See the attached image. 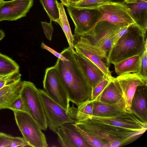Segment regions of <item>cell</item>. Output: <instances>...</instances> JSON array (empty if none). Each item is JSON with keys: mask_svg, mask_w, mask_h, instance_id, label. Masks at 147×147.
Segmentation results:
<instances>
[{"mask_svg": "<svg viewBox=\"0 0 147 147\" xmlns=\"http://www.w3.org/2000/svg\"><path fill=\"white\" fill-rule=\"evenodd\" d=\"M113 77H107L99 83L92 89L91 100H96L111 81Z\"/></svg>", "mask_w": 147, "mask_h": 147, "instance_id": "obj_29", "label": "cell"}, {"mask_svg": "<svg viewBox=\"0 0 147 147\" xmlns=\"http://www.w3.org/2000/svg\"><path fill=\"white\" fill-rule=\"evenodd\" d=\"M75 51L87 58L98 67L107 77L112 76L107 53L93 45L86 37L74 35Z\"/></svg>", "mask_w": 147, "mask_h": 147, "instance_id": "obj_9", "label": "cell"}, {"mask_svg": "<svg viewBox=\"0 0 147 147\" xmlns=\"http://www.w3.org/2000/svg\"><path fill=\"white\" fill-rule=\"evenodd\" d=\"M21 75L18 72L8 78L0 80V89L7 84L21 80Z\"/></svg>", "mask_w": 147, "mask_h": 147, "instance_id": "obj_34", "label": "cell"}, {"mask_svg": "<svg viewBox=\"0 0 147 147\" xmlns=\"http://www.w3.org/2000/svg\"><path fill=\"white\" fill-rule=\"evenodd\" d=\"M57 4L60 13V23L59 25L65 35L69 45V47L74 53L75 52L74 47V37L71 32L64 5L61 3H59L58 1Z\"/></svg>", "mask_w": 147, "mask_h": 147, "instance_id": "obj_23", "label": "cell"}, {"mask_svg": "<svg viewBox=\"0 0 147 147\" xmlns=\"http://www.w3.org/2000/svg\"><path fill=\"white\" fill-rule=\"evenodd\" d=\"M1 0H0V1Z\"/></svg>", "mask_w": 147, "mask_h": 147, "instance_id": "obj_45", "label": "cell"}, {"mask_svg": "<svg viewBox=\"0 0 147 147\" xmlns=\"http://www.w3.org/2000/svg\"><path fill=\"white\" fill-rule=\"evenodd\" d=\"M123 93L116 78L113 77L96 100L109 104H115L123 97Z\"/></svg>", "mask_w": 147, "mask_h": 147, "instance_id": "obj_20", "label": "cell"}, {"mask_svg": "<svg viewBox=\"0 0 147 147\" xmlns=\"http://www.w3.org/2000/svg\"><path fill=\"white\" fill-rule=\"evenodd\" d=\"M66 1H67V2L68 3V5H69V3L70 2V0H66Z\"/></svg>", "mask_w": 147, "mask_h": 147, "instance_id": "obj_43", "label": "cell"}, {"mask_svg": "<svg viewBox=\"0 0 147 147\" xmlns=\"http://www.w3.org/2000/svg\"><path fill=\"white\" fill-rule=\"evenodd\" d=\"M111 1L115 2H123L124 0H111Z\"/></svg>", "mask_w": 147, "mask_h": 147, "instance_id": "obj_42", "label": "cell"}, {"mask_svg": "<svg viewBox=\"0 0 147 147\" xmlns=\"http://www.w3.org/2000/svg\"><path fill=\"white\" fill-rule=\"evenodd\" d=\"M41 47L44 49H45L53 55L55 56L63 61L67 60V59L64 56L62 55L60 53H59L54 49L49 47L46 45L43 42H42Z\"/></svg>", "mask_w": 147, "mask_h": 147, "instance_id": "obj_36", "label": "cell"}, {"mask_svg": "<svg viewBox=\"0 0 147 147\" xmlns=\"http://www.w3.org/2000/svg\"><path fill=\"white\" fill-rule=\"evenodd\" d=\"M44 90L52 99L67 110L69 100L63 82L56 64L47 68L43 81Z\"/></svg>", "mask_w": 147, "mask_h": 147, "instance_id": "obj_6", "label": "cell"}, {"mask_svg": "<svg viewBox=\"0 0 147 147\" xmlns=\"http://www.w3.org/2000/svg\"><path fill=\"white\" fill-rule=\"evenodd\" d=\"M68 12L75 26L74 35H81L91 30L98 21L99 12L89 9L68 6Z\"/></svg>", "mask_w": 147, "mask_h": 147, "instance_id": "obj_11", "label": "cell"}, {"mask_svg": "<svg viewBox=\"0 0 147 147\" xmlns=\"http://www.w3.org/2000/svg\"><path fill=\"white\" fill-rule=\"evenodd\" d=\"M95 10L99 12L100 15L92 29L97 23L102 21L119 27L131 25L139 26L125 2L111 1L100 5Z\"/></svg>", "mask_w": 147, "mask_h": 147, "instance_id": "obj_4", "label": "cell"}, {"mask_svg": "<svg viewBox=\"0 0 147 147\" xmlns=\"http://www.w3.org/2000/svg\"><path fill=\"white\" fill-rule=\"evenodd\" d=\"M146 34L138 26L131 25L108 53L110 63L114 65L130 57L141 55L147 49Z\"/></svg>", "mask_w": 147, "mask_h": 147, "instance_id": "obj_2", "label": "cell"}, {"mask_svg": "<svg viewBox=\"0 0 147 147\" xmlns=\"http://www.w3.org/2000/svg\"><path fill=\"white\" fill-rule=\"evenodd\" d=\"M61 3L63 4L66 7L68 6V3L66 0H60Z\"/></svg>", "mask_w": 147, "mask_h": 147, "instance_id": "obj_41", "label": "cell"}, {"mask_svg": "<svg viewBox=\"0 0 147 147\" xmlns=\"http://www.w3.org/2000/svg\"><path fill=\"white\" fill-rule=\"evenodd\" d=\"M144 0L147 1V0Z\"/></svg>", "mask_w": 147, "mask_h": 147, "instance_id": "obj_44", "label": "cell"}, {"mask_svg": "<svg viewBox=\"0 0 147 147\" xmlns=\"http://www.w3.org/2000/svg\"><path fill=\"white\" fill-rule=\"evenodd\" d=\"M50 19V20L60 23L59 11L57 0H39Z\"/></svg>", "mask_w": 147, "mask_h": 147, "instance_id": "obj_25", "label": "cell"}, {"mask_svg": "<svg viewBox=\"0 0 147 147\" xmlns=\"http://www.w3.org/2000/svg\"><path fill=\"white\" fill-rule=\"evenodd\" d=\"M33 3V0H1L0 22L16 21L26 17Z\"/></svg>", "mask_w": 147, "mask_h": 147, "instance_id": "obj_13", "label": "cell"}, {"mask_svg": "<svg viewBox=\"0 0 147 147\" xmlns=\"http://www.w3.org/2000/svg\"><path fill=\"white\" fill-rule=\"evenodd\" d=\"M5 36L4 32L1 30L0 29V41L3 39Z\"/></svg>", "mask_w": 147, "mask_h": 147, "instance_id": "obj_38", "label": "cell"}, {"mask_svg": "<svg viewBox=\"0 0 147 147\" xmlns=\"http://www.w3.org/2000/svg\"><path fill=\"white\" fill-rule=\"evenodd\" d=\"M17 146L30 147L23 138L13 137L11 147Z\"/></svg>", "mask_w": 147, "mask_h": 147, "instance_id": "obj_35", "label": "cell"}, {"mask_svg": "<svg viewBox=\"0 0 147 147\" xmlns=\"http://www.w3.org/2000/svg\"><path fill=\"white\" fill-rule=\"evenodd\" d=\"M58 141L63 147H90L76 127L74 123H65L57 129Z\"/></svg>", "mask_w": 147, "mask_h": 147, "instance_id": "obj_15", "label": "cell"}, {"mask_svg": "<svg viewBox=\"0 0 147 147\" xmlns=\"http://www.w3.org/2000/svg\"><path fill=\"white\" fill-rule=\"evenodd\" d=\"M39 90L47 126L52 131L56 133L61 125L66 123L75 122L68 110L65 109L52 99L44 90Z\"/></svg>", "mask_w": 147, "mask_h": 147, "instance_id": "obj_8", "label": "cell"}, {"mask_svg": "<svg viewBox=\"0 0 147 147\" xmlns=\"http://www.w3.org/2000/svg\"><path fill=\"white\" fill-rule=\"evenodd\" d=\"M73 54L92 89L108 77L98 67L86 57L76 51Z\"/></svg>", "mask_w": 147, "mask_h": 147, "instance_id": "obj_16", "label": "cell"}, {"mask_svg": "<svg viewBox=\"0 0 147 147\" xmlns=\"http://www.w3.org/2000/svg\"><path fill=\"white\" fill-rule=\"evenodd\" d=\"M18 64L7 56L0 53V75L7 76L19 72Z\"/></svg>", "mask_w": 147, "mask_h": 147, "instance_id": "obj_24", "label": "cell"}, {"mask_svg": "<svg viewBox=\"0 0 147 147\" xmlns=\"http://www.w3.org/2000/svg\"><path fill=\"white\" fill-rule=\"evenodd\" d=\"M141 55H138L123 60L114 64L118 76L126 73L137 72L139 69Z\"/></svg>", "mask_w": 147, "mask_h": 147, "instance_id": "obj_22", "label": "cell"}, {"mask_svg": "<svg viewBox=\"0 0 147 147\" xmlns=\"http://www.w3.org/2000/svg\"><path fill=\"white\" fill-rule=\"evenodd\" d=\"M52 21L50 20V22L49 23L43 22H41L46 37L50 40L52 39V34L53 31Z\"/></svg>", "mask_w": 147, "mask_h": 147, "instance_id": "obj_33", "label": "cell"}, {"mask_svg": "<svg viewBox=\"0 0 147 147\" xmlns=\"http://www.w3.org/2000/svg\"><path fill=\"white\" fill-rule=\"evenodd\" d=\"M123 93L127 113H132L130 110L131 101L136 91L139 86L147 85V79L137 73H126L118 76L116 78Z\"/></svg>", "mask_w": 147, "mask_h": 147, "instance_id": "obj_14", "label": "cell"}, {"mask_svg": "<svg viewBox=\"0 0 147 147\" xmlns=\"http://www.w3.org/2000/svg\"><path fill=\"white\" fill-rule=\"evenodd\" d=\"M124 27L102 21L97 23L91 30L81 35L86 37L93 45L108 54L112 47L115 36Z\"/></svg>", "mask_w": 147, "mask_h": 147, "instance_id": "obj_10", "label": "cell"}, {"mask_svg": "<svg viewBox=\"0 0 147 147\" xmlns=\"http://www.w3.org/2000/svg\"><path fill=\"white\" fill-rule=\"evenodd\" d=\"M60 53L67 59H58L56 64L63 82L69 101L77 107L91 100L92 88L73 53L69 47Z\"/></svg>", "mask_w": 147, "mask_h": 147, "instance_id": "obj_1", "label": "cell"}, {"mask_svg": "<svg viewBox=\"0 0 147 147\" xmlns=\"http://www.w3.org/2000/svg\"><path fill=\"white\" fill-rule=\"evenodd\" d=\"M137 73L147 79V49H145L141 55L139 68Z\"/></svg>", "mask_w": 147, "mask_h": 147, "instance_id": "obj_31", "label": "cell"}, {"mask_svg": "<svg viewBox=\"0 0 147 147\" xmlns=\"http://www.w3.org/2000/svg\"><path fill=\"white\" fill-rule=\"evenodd\" d=\"M21 80L7 84L0 89V110L9 109L11 102L20 94Z\"/></svg>", "mask_w": 147, "mask_h": 147, "instance_id": "obj_19", "label": "cell"}, {"mask_svg": "<svg viewBox=\"0 0 147 147\" xmlns=\"http://www.w3.org/2000/svg\"><path fill=\"white\" fill-rule=\"evenodd\" d=\"M93 116L111 117L127 113L125 109V102L123 97L115 104H107L97 100L93 101Z\"/></svg>", "mask_w": 147, "mask_h": 147, "instance_id": "obj_18", "label": "cell"}, {"mask_svg": "<svg viewBox=\"0 0 147 147\" xmlns=\"http://www.w3.org/2000/svg\"><path fill=\"white\" fill-rule=\"evenodd\" d=\"M93 106V101L89 100L81 104L77 108H75V121H84L92 116Z\"/></svg>", "mask_w": 147, "mask_h": 147, "instance_id": "obj_26", "label": "cell"}, {"mask_svg": "<svg viewBox=\"0 0 147 147\" xmlns=\"http://www.w3.org/2000/svg\"><path fill=\"white\" fill-rule=\"evenodd\" d=\"M135 21L146 34L147 29V1L137 0L133 3L127 4Z\"/></svg>", "mask_w": 147, "mask_h": 147, "instance_id": "obj_21", "label": "cell"}, {"mask_svg": "<svg viewBox=\"0 0 147 147\" xmlns=\"http://www.w3.org/2000/svg\"><path fill=\"white\" fill-rule=\"evenodd\" d=\"M9 109L13 111H19L28 113V109L20 94L11 102Z\"/></svg>", "mask_w": 147, "mask_h": 147, "instance_id": "obj_30", "label": "cell"}, {"mask_svg": "<svg viewBox=\"0 0 147 147\" xmlns=\"http://www.w3.org/2000/svg\"><path fill=\"white\" fill-rule=\"evenodd\" d=\"M20 95L28 109V113L37 123L42 130L48 126L46 118L39 95V91L32 83L22 82Z\"/></svg>", "mask_w": 147, "mask_h": 147, "instance_id": "obj_7", "label": "cell"}, {"mask_svg": "<svg viewBox=\"0 0 147 147\" xmlns=\"http://www.w3.org/2000/svg\"><path fill=\"white\" fill-rule=\"evenodd\" d=\"M76 126L88 134L99 139L109 147H118L132 137L143 133L103 123L86 120L75 121Z\"/></svg>", "mask_w": 147, "mask_h": 147, "instance_id": "obj_3", "label": "cell"}, {"mask_svg": "<svg viewBox=\"0 0 147 147\" xmlns=\"http://www.w3.org/2000/svg\"><path fill=\"white\" fill-rule=\"evenodd\" d=\"M80 0H70L69 5H71L75 3L80 1Z\"/></svg>", "mask_w": 147, "mask_h": 147, "instance_id": "obj_40", "label": "cell"}, {"mask_svg": "<svg viewBox=\"0 0 147 147\" xmlns=\"http://www.w3.org/2000/svg\"><path fill=\"white\" fill-rule=\"evenodd\" d=\"M13 112L18 127L23 138L30 147H47L48 145L45 135L30 114L24 111Z\"/></svg>", "mask_w": 147, "mask_h": 147, "instance_id": "obj_5", "label": "cell"}, {"mask_svg": "<svg viewBox=\"0 0 147 147\" xmlns=\"http://www.w3.org/2000/svg\"><path fill=\"white\" fill-rule=\"evenodd\" d=\"M147 85L139 86L132 99L130 110L142 121L147 123Z\"/></svg>", "mask_w": 147, "mask_h": 147, "instance_id": "obj_17", "label": "cell"}, {"mask_svg": "<svg viewBox=\"0 0 147 147\" xmlns=\"http://www.w3.org/2000/svg\"><path fill=\"white\" fill-rule=\"evenodd\" d=\"M16 73L9 75H7V76H2V75H0V80L5 79L7 78H8L11 76H12V75H13V74H15Z\"/></svg>", "mask_w": 147, "mask_h": 147, "instance_id": "obj_37", "label": "cell"}, {"mask_svg": "<svg viewBox=\"0 0 147 147\" xmlns=\"http://www.w3.org/2000/svg\"><path fill=\"white\" fill-rule=\"evenodd\" d=\"M13 137L0 132V147H11Z\"/></svg>", "mask_w": 147, "mask_h": 147, "instance_id": "obj_32", "label": "cell"}, {"mask_svg": "<svg viewBox=\"0 0 147 147\" xmlns=\"http://www.w3.org/2000/svg\"><path fill=\"white\" fill-rule=\"evenodd\" d=\"M76 127L84 140L91 147H109L107 144L99 139L88 134L76 126Z\"/></svg>", "mask_w": 147, "mask_h": 147, "instance_id": "obj_28", "label": "cell"}, {"mask_svg": "<svg viewBox=\"0 0 147 147\" xmlns=\"http://www.w3.org/2000/svg\"><path fill=\"white\" fill-rule=\"evenodd\" d=\"M122 127L144 133L147 129V123L142 121L132 113H126L111 117L92 116L85 120Z\"/></svg>", "mask_w": 147, "mask_h": 147, "instance_id": "obj_12", "label": "cell"}, {"mask_svg": "<svg viewBox=\"0 0 147 147\" xmlns=\"http://www.w3.org/2000/svg\"><path fill=\"white\" fill-rule=\"evenodd\" d=\"M111 1V0H80L69 6L89 9H95L100 5Z\"/></svg>", "mask_w": 147, "mask_h": 147, "instance_id": "obj_27", "label": "cell"}, {"mask_svg": "<svg viewBox=\"0 0 147 147\" xmlns=\"http://www.w3.org/2000/svg\"><path fill=\"white\" fill-rule=\"evenodd\" d=\"M137 0H124L125 2L127 4L135 2Z\"/></svg>", "mask_w": 147, "mask_h": 147, "instance_id": "obj_39", "label": "cell"}]
</instances>
